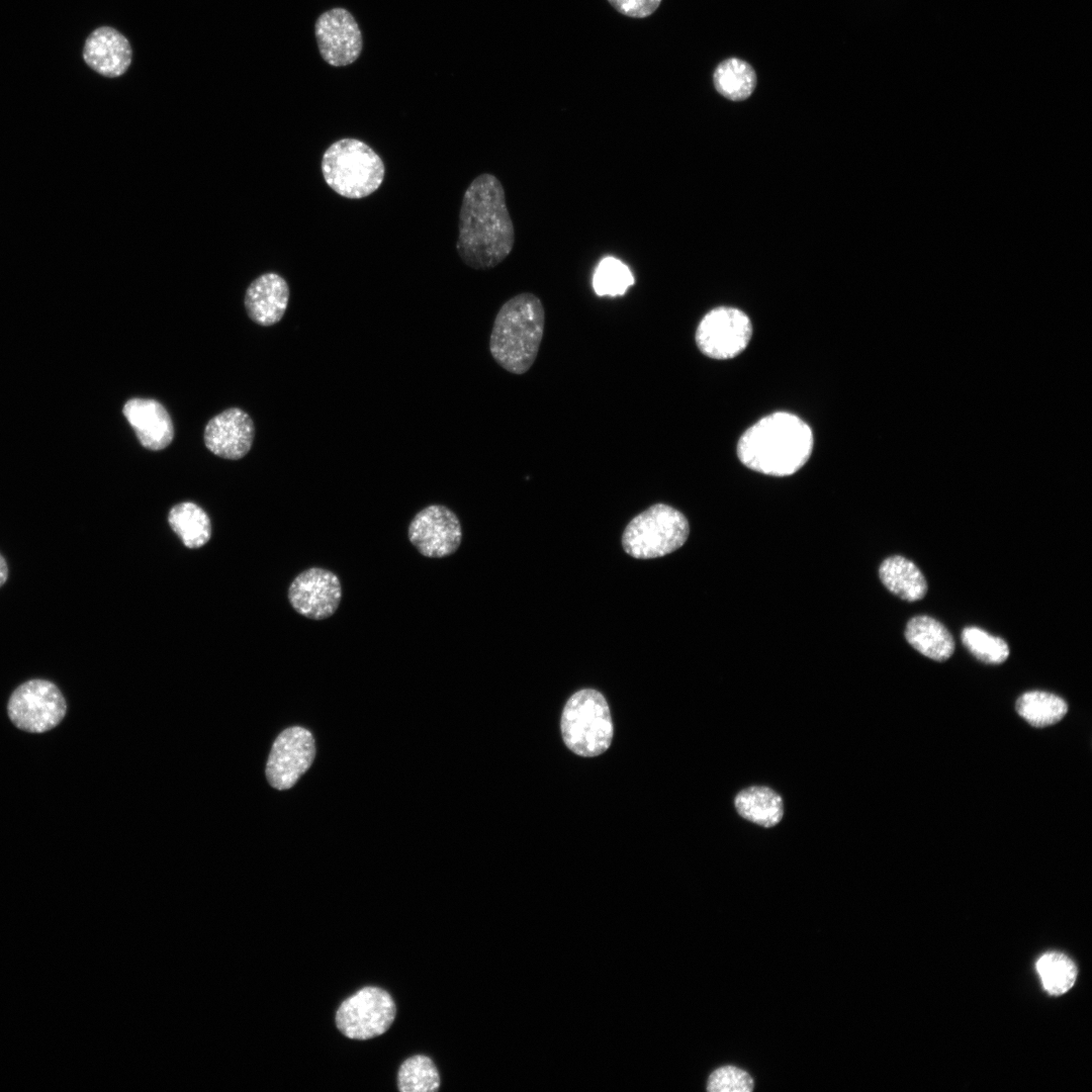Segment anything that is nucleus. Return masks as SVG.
<instances>
[{
  "instance_id": "1",
  "label": "nucleus",
  "mask_w": 1092,
  "mask_h": 1092,
  "mask_svg": "<svg viewBox=\"0 0 1092 1092\" xmlns=\"http://www.w3.org/2000/svg\"><path fill=\"white\" fill-rule=\"evenodd\" d=\"M458 229L456 250L470 268H494L511 254L515 228L504 186L494 175L480 174L466 188Z\"/></svg>"
},
{
  "instance_id": "2",
  "label": "nucleus",
  "mask_w": 1092,
  "mask_h": 1092,
  "mask_svg": "<svg viewBox=\"0 0 1092 1092\" xmlns=\"http://www.w3.org/2000/svg\"><path fill=\"white\" fill-rule=\"evenodd\" d=\"M813 449L810 427L799 417L779 412L747 429L738 441L737 454L748 468L772 476L798 471Z\"/></svg>"
},
{
  "instance_id": "3",
  "label": "nucleus",
  "mask_w": 1092,
  "mask_h": 1092,
  "mask_svg": "<svg viewBox=\"0 0 1092 1092\" xmlns=\"http://www.w3.org/2000/svg\"><path fill=\"white\" fill-rule=\"evenodd\" d=\"M544 326V306L536 294L522 292L508 299L495 315L489 337L494 361L510 373H526L537 358Z\"/></svg>"
},
{
  "instance_id": "4",
  "label": "nucleus",
  "mask_w": 1092,
  "mask_h": 1092,
  "mask_svg": "<svg viewBox=\"0 0 1092 1092\" xmlns=\"http://www.w3.org/2000/svg\"><path fill=\"white\" fill-rule=\"evenodd\" d=\"M322 173L336 193L349 199H361L380 187L385 167L379 155L366 143L345 138L325 151Z\"/></svg>"
},
{
  "instance_id": "5",
  "label": "nucleus",
  "mask_w": 1092,
  "mask_h": 1092,
  "mask_svg": "<svg viewBox=\"0 0 1092 1092\" xmlns=\"http://www.w3.org/2000/svg\"><path fill=\"white\" fill-rule=\"evenodd\" d=\"M565 745L575 754L593 757L605 752L613 739L610 708L604 696L593 689L574 693L561 716Z\"/></svg>"
},
{
  "instance_id": "6",
  "label": "nucleus",
  "mask_w": 1092,
  "mask_h": 1092,
  "mask_svg": "<svg viewBox=\"0 0 1092 1092\" xmlns=\"http://www.w3.org/2000/svg\"><path fill=\"white\" fill-rule=\"evenodd\" d=\"M689 533V522L682 513L668 505L655 504L628 523L622 546L634 558H657L680 548Z\"/></svg>"
},
{
  "instance_id": "7",
  "label": "nucleus",
  "mask_w": 1092,
  "mask_h": 1092,
  "mask_svg": "<svg viewBox=\"0 0 1092 1092\" xmlns=\"http://www.w3.org/2000/svg\"><path fill=\"white\" fill-rule=\"evenodd\" d=\"M7 709L10 720L17 728L30 733H43L63 720L67 705L54 682L35 678L14 690Z\"/></svg>"
},
{
  "instance_id": "8",
  "label": "nucleus",
  "mask_w": 1092,
  "mask_h": 1092,
  "mask_svg": "<svg viewBox=\"0 0 1092 1092\" xmlns=\"http://www.w3.org/2000/svg\"><path fill=\"white\" fill-rule=\"evenodd\" d=\"M396 1008L391 996L378 987H364L347 998L336 1013L338 1029L347 1037L365 1040L384 1033Z\"/></svg>"
},
{
  "instance_id": "9",
  "label": "nucleus",
  "mask_w": 1092,
  "mask_h": 1092,
  "mask_svg": "<svg viewBox=\"0 0 1092 1092\" xmlns=\"http://www.w3.org/2000/svg\"><path fill=\"white\" fill-rule=\"evenodd\" d=\"M751 335V322L743 311L721 306L703 316L696 331V343L706 356L724 360L740 354Z\"/></svg>"
},
{
  "instance_id": "10",
  "label": "nucleus",
  "mask_w": 1092,
  "mask_h": 1092,
  "mask_svg": "<svg viewBox=\"0 0 1092 1092\" xmlns=\"http://www.w3.org/2000/svg\"><path fill=\"white\" fill-rule=\"evenodd\" d=\"M407 537L420 554L443 558L455 553L462 541L458 516L444 505H430L419 511L407 528Z\"/></svg>"
},
{
  "instance_id": "11",
  "label": "nucleus",
  "mask_w": 1092,
  "mask_h": 1092,
  "mask_svg": "<svg viewBox=\"0 0 1092 1092\" xmlns=\"http://www.w3.org/2000/svg\"><path fill=\"white\" fill-rule=\"evenodd\" d=\"M315 755L312 734L305 728L293 726L283 730L275 739L266 763V777L277 790H287L310 767Z\"/></svg>"
},
{
  "instance_id": "12",
  "label": "nucleus",
  "mask_w": 1092,
  "mask_h": 1092,
  "mask_svg": "<svg viewBox=\"0 0 1092 1092\" xmlns=\"http://www.w3.org/2000/svg\"><path fill=\"white\" fill-rule=\"evenodd\" d=\"M342 599L338 575L323 567H310L297 574L288 588V601L299 615L325 620L337 611Z\"/></svg>"
},
{
  "instance_id": "13",
  "label": "nucleus",
  "mask_w": 1092,
  "mask_h": 1092,
  "mask_svg": "<svg viewBox=\"0 0 1092 1092\" xmlns=\"http://www.w3.org/2000/svg\"><path fill=\"white\" fill-rule=\"evenodd\" d=\"M314 33L322 58L331 66L354 63L361 54L363 38L354 16L345 8L330 9L317 18Z\"/></svg>"
},
{
  "instance_id": "14",
  "label": "nucleus",
  "mask_w": 1092,
  "mask_h": 1092,
  "mask_svg": "<svg viewBox=\"0 0 1092 1092\" xmlns=\"http://www.w3.org/2000/svg\"><path fill=\"white\" fill-rule=\"evenodd\" d=\"M254 436L255 427L250 416L239 407H230L208 421L203 440L214 455L238 460L250 451Z\"/></svg>"
},
{
  "instance_id": "15",
  "label": "nucleus",
  "mask_w": 1092,
  "mask_h": 1092,
  "mask_svg": "<svg viewBox=\"0 0 1092 1092\" xmlns=\"http://www.w3.org/2000/svg\"><path fill=\"white\" fill-rule=\"evenodd\" d=\"M122 414L144 448L159 451L172 442L174 427L171 417L158 400L130 398L124 403Z\"/></svg>"
},
{
  "instance_id": "16",
  "label": "nucleus",
  "mask_w": 1092,
  "mask_h": 1092,
  "mask_svg": "<svg viewBox=\"0 0 1092 1092\" xmlns=\"http://www.w3.org/2000/svg\"><path fill=\"white\" fill-rule=\"evenodd\" d=\"M131 48L124 35L109 26L96 28L87 37L83 58L95 72L109 78L121 76L131 62Z\"/></svg>"
},
{
  "instance_id": "17",
  "label": "nucleus",
  "mask_w": 1092,
  "mask_h": 1092,
  "mask_svg": "<svg viewBox=\"0 0 1092 1092\" xmlns=\"http://www.w3.org/2000/svg\"><path fill=\"white\" fill-rule=\"evenodd\" d=\"M289 301L286 280L277 273L262 274L251 282L245 294L249 317L260 326H272L284 315Z\"/></svg>"
},
{
  "instance_id": "18",
  "label": "nucleus",
  "mask_w": 1092,
  "mask_h": 1092,
  "mask_svg": "<svg viewBox=\"0 0 1092 1092\" xmlns=\"http://www.w3.org/2000/svg\"><path fill=\"white\" fill-rule=\"evenodd\" d=\"M905 638L922 655L936 661L948 659L954 651V641L949 631L929 616L911 618L906 625Z\"/></svg>"
},
{
  "instance_id": "19",
  "label": "nucleus",
  "mask_w": 1092,
  "mask_h": 1092,
  "mask_svg": "<svg viewBox=\"0 0 1092 1092\" xmlns=\"http://www.w3.org/2000/svg\"><path fill=\"white\" fill-rule=\"evenodd\" d=\"M879 576L888 590L904 601H919L927 593L923 573L911 560L903 556L886 558L880 565Z\"/></svg>"
},
{
  "instance_id": "20",
  "label": "nucleus",
  "mask_w": 1092,
  "mask_h": 1092,
  "mask_svg": "<svg viewBox=\"0 0 1092 1092\" xmlns=\"http://www.w3.org/2000/svg\"><path fill=\"white\" fill-rule=\"evenodd\" d=\"M168 523L182 543L190 549L204 546L211 537L208 515L192 502H182L171 508Z\"/></svg>"
},
{
  "instance_id": "21",
  "label": "nucleus",
  "mask_w": 1092,
  "mask_h": 1092,
  "mask_svg": "<svg viewBox=\"0 0 1092 1092\" xmlns=\"http://www.w3.org/2000/svg\"><path fill=\"white\" fill-rule=\"evenodd\" d=\"M737 812L745 819L764 826L778 824L783 817L782 798L766 787H750L735 798Z\"/></svg>"
},
{
  "instance_id": "22",
  "label": "nucleus",
  "mask_w": 1092,
  "mask_h": 1092,
  "mask_svg": "<svg viewBox=\"0 0 1092 1092\" xmlns=\"http://www.w3.org/2000/svg\"><path fill=\"white\" fill-rule=\"evenodd\" d=\"M713 83L718 93L725 98L742 101L753 93L757 77L749 63L738 58H729L714 70Z\"/></svg>"
},
{
  "instance_id": "23",
  "label": "nucleus",
  "mask_w": 1092,
  "mask_h": 1092,
  "mask_svg": "<svg viewBox=\"0 0 1092 1092\" xmlns=\"http://www.w3.org/2000/svg\"><path fill=\"white\" fill-rule=\"evenodd\" d=\"M1016 711L1033 727H1046L1060 722L1068 712L1067 703L1057 695L1031 691L1016 701Z\"/></svg>"
},
{
  "instance_id": "24",
  "label": "nucleus",
  "mask_w": 1092,
  "mask_h": 1092,
  "mask_svg": "<svg viewBox=\"0 0 1092 1092\" xmlns=\"http://www.w3.org/2000/svg\"><path fill=\"white\" fill-rule=\"evenodd\" d=\"M1036 971L1046 992L1062 995L1069 991L1077 978V967L1064 953L1052 951L1042 954L1036 962Z\"/></svg>"
},
{
  "instance_id": "25",
  "label": "nucleus",
  "mask_w": 1092,
  "mask_h": 1092,
  "mask_svg": "<svg viewBox=\"0 0 1092 1092\" xmlns=\"http://www.w3.org/2000/svg\"><path fill=\"white\" fill-rule=\"evenodd\" d=\"M397 1084L401 1092H433L440 1086V1077L430 1058L417 1055L401 1064Z\"/></svg>"
},
{
  "instance_id": "26",
  "label": "nucleus",
  "mask_w": 1092,
  "mask_h": 1092,
  "mask_svg": "<svg viewBox=\"0 0 1092 1092\" xmlns=\"http://www.w3.org/2000/svg\"><path fill=\"white\" fill-rule=\"evenodd\" d=\"M634 284L629 267L619 259L606 257L598 264L593 276V288L599 296L624 295Z\"/></svg>"
},
{
  "instance_id": "27",
  "label": "nucleus",
  "mask_w": 1092,
  "mask_h": 1092,
  "mask_svg": "<svg viewBox=\"0 0 1092 1092\" xmlns=\"http://www.w3.org/2000/svg\"><path fill=\"white\" fill-rule=\"evenodd\" d=\"M962 642L979 660L989 664L1004 662L1009 655V646L1000 637L993 636L979 627H966L962 631Z\"/></svg>"
},
{
  "instance_id": "28",
  "label": "nucleus",
  "mask_w": 1092,
  "mask_h": 1092,
  "mask_svg": "<svg viewBox=\"0 0 1092 1092\" xmlns=\"http://www.w3.org/2000/svg\"><path fill=\"white\" fill-rule=\"evenodd\" d=\"M753 1086V1079L747 1072L725 1066L710 1075L707 1089L711 1092H749Z\"/></svg>"
},
{
  "instance_id": "29",
  "label": "nucleus",
  "mask_w": 1092,
  "mask_h": 1092,
  "mask_svg": "<svg viewBox=\"0 0 1092 1092\" xmlns=\"http://www.w3.org/2000/svg\"><path fill=\"white\" fill-rule=\"evenodd\" d=\"M619 13L632 18H645L653 14L662 0H607Z\"/></svg>"
},
{
  "instance_id": "30",
  "label": "nucleus",
  "mask_w": 1092,
  "mask_h": 1092,
  "mask_svg": "<svg viewBox=\"0 0 1092 1092\" xmlns=\"http://www.w3.org/2000/svg\"><path fill=\"white\" fill-rule=\"evenodd\" d=\"M8 577V566L4 557L0 554V586H2Z\"/></svg>"
}]
</instances>
